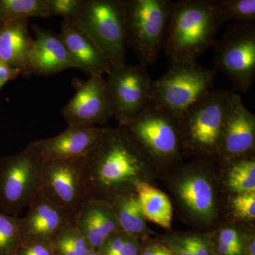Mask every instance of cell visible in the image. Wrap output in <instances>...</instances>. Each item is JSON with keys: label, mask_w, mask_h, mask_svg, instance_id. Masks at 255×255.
Segmentation results:
<instances>
[{"label": "cell", "mask_w": 255, "mask_h": 255, "mask_svg": "<svg viewBox=\"0 0 255 255\" xmlns=\"http://www.w3.org/2000/svg\"><path fill=\"white\" fill-rule=\"evenodd\" d=\"M21 243L19 218L0 211V255H16Z\"/></svg>", "instance_id": "obj_26"}, {"label": "cell", "mask_w": 255, "mask_h": 255, "mask_svg": "<svg viewBox=\"0 0 255 255\" xmlns=\"http://www.w3.org/2000/svg\"><path fill=\"white\" fill-rule=\"evenodd\" d=\"M233 205L241 217L255 219V192L240 194L233 199Z\"/></svg>", "instance_id": "obj_32"}, {"label": "cell", "mask_w": 255, "mask_h": 255, "mask_svg": "<svg viewBox=\"0 0 255 255\" xmlns=\"http://www.w3.org/2000/svg\"><path fill=\"white\" fill-rule=\"evenodd\" d=\"M71 222L94 251L121 230L112 203L97 198H88L74 215Z\"/></svg>", "instance_id": "obj_16"}, {"label": "cell", "mask_w": 255, "mask_h": 255, "mask_svg": "<svg viewBox=\"0 0 255 255\" xmlns=\"http://www.w3.org/2000/svg\"><path fill=\"white\" fill-rule=\"evenodd\" d=\"M120 127L128 132L152 159H175L182 145L177 119L152 104Z\"/></svg>", "instance_id": "obj_9"}, {"label": "cell", "mask_w": 255, "mask_h": 255, "mask_svg": "<svg viewBox=\"0 0 255 255\" xmlns=\"http://www.w3.org/2000/svg\"><path fill=\"white\" fill-rule=\"evenodd\" d=\"M214 47L215 70L231 80L236 91L246 93L255 79V21L233 22Z\"/></svg>", "instance_id": "obj_7"}, {"label": "cell", "mask_w": 255, "mask_h": 255, "mask_svg": "<svg viewBox=\"0 0 255 255\" xmlns=\"http://www.w3.org/2000/svg\"><path fill=\"white\" fill-rule=\"evenodd\" d=\"M43 158L33 142L0 158V211L18 217L39 192Z\"/></svg>", "instance_id": "obj_6"}, {"label": "cell", "mask_w": 255, "mask_h": 255, "mask_svg": "<svg viewBox=\"0 0 255 255\" xmlns=\"http://www.w3.org/2000/svg\"><path fill=\"white\" fill-rule=\"evenodd\" d=\"M60 38L75 68L89 76H104L111 66L105 55L83 30L72 21H63Z\"/></svg>", "instance_id": "obj_18"}, {"label": "cell", "mask_w": 255, "mask_h": 255, "mask_svg": "<svg viewBox=\"0 0 255 255\" xmlns=\"http://www.w3.org/2000/svg\"><path fill=\"white\" fill-rule=\"evenodd\" d=\"M218 72L196 60L172 63L164 75L152 80L150 104L177 119L214 90Z\"/></svg>", "instance_id": "obj_3"}, {"label": "cell", "mask_w": 255, "mask_h": 255, "mask_svg": "<svg viewBox=\"0 0 255 255\" xmlns=\"http://www.w3.org/2000/svg\"><path fill=\"white\" fill-rule=\"evenodd\" d=\"M70 21L88 35L105 55L111 68L126 64L123 0H82L78 14Z\"/></svg>", "instance_id": "obj_5"}, {"label": "cell", "mask_w": 255, "mask_h": 255, "mask_svg": "<svg viewBox=\"0 0 255 255\" xmlns=\"http://www.w3.org/2000/svg\"><path fill=\"white\" fill-rule=\"evenodd\" d=\"M50 16H58L64 21H73L78 14L82 0H46Z\"/></svg>", "instance_id": "obj_31"}, {"label": "cell", "mask_w": 255, "mask_h": 255, "mask_svg": "<svg viewBox=\"0 0 255 255\" xmlns=\"http://www.w3.org/2000/svg\"><path fill=\"white\" fill-rule=\"evenodd\" d=\"M53 243L57 255H88L94 251L72 222L61 230Z\"/></svg>", "instance_id": "obj_24"}, {"label": "cell", "mask_w": 255, "mask_h": 255, "mask_svg": "<svg viewBox=\"0 0 255 255\" xmlns=\"http://www.w3.org/2000/svg\"><path fill=\"white\" fill-rule=\"evenodd\" d=\"M50 16L46 0H0V23Z\"/></svg>", "instance_id": "obj_23"}, {"label": "cell", "mask_w": 255, "mask_h": 255, "mask_svg": "<svg viewBox=\"0 0 255 255\" xmlns=\"http://www.w3.org/2000/svg\"><path fill=\"white\" fill-rule=\"evenodd\" d=\"M112 204L121 230L136 237L144 233L145 217L136 194L132 192L119 196Z\"/></svg>", "instance_id": "obj_22"}, {"label": "cell", "mask_w": 255, "mask_h": 255, "mask_svg": "<svg viewBox=\"0 0 255 255\" xmlns=\"http://www.w3.org/2000/svg\"><path fill=\"white\" fill-rule=\"evenodd\" d=\"M72 218L38 192L28 206L26 216L20 219L21 243L53 242Z\"/></svg>", "instance_id": "obj_14"}, {"label": "cell", "mask_w": 255, "mask_h": 255, "mask_svg": "<svg viewBox=\"0 0 255 255\" xmlns=\"http://www.w3.org/2000/svg\"><path fill=\"white\" fill-rule=\"evenodd\" d=\"M106 128L70 126L55 136L33 141L43 160L85 157L99 141Z\"/></svg>", "instance_id": "obj_15"}, {"label": "cell", "mask_w": 255, "mask_h": 255, "mask_svg": "<svg viewBox=\"0 0 255 255\" xmlns=\"http://www.w3.org/2000/svg\"><path fill=\"white\" fill-rule=\"evenodd\" d=\"M223 21H255V0H215Z\"/></svg>", "instance_id": "obj_27"}, {"label": "cell", "mask_w": 255, "mask_h": 255, "mask_svg": "<svg viewBox=\"0 0 255 255\" xmlns=\"http://www.w3.org/2000/svg\"><path fill=\"white\" fill-rule=\"evenodd\" d=\"M165 245L174 255H214L209 241L196 236L172 240Z\"/></svg>", "instance_id": "obj_29"}, {"label": "cell", "mask_w": 255, "mask_h": 255, "mask_svg": "<svg viewBox=\"0 0 255 255\" xmlns=\"http://www.w3.org/2000/svg\"><path fill=\"white\" fill-rule=\"evenodd\" d=\"M228 185L239 194L255 192L254 159L243 158L235 162L230 170Z\"/></svg>", "instance_id": "obj_25"}, {"label": "cell", "mask_w": 255, "mask_h": 255, "mask_svg": "<svg viewBox=\"0 0 255 255\" xmlns=\"http://www.w3.org/2000/svg\"><path fill=\"white\" fill-rule=\"evenodd\" d=\"M135 191L144 217L164 228L170 227L173 211L167 196L143 181L135 184Z\"/></svg>", "instance_id": "obj_20"}, {"label": "cell", "mask_w": 255, "mask_h": 255, "mask_svg": "<svg viewBox=\"0 0 255 255\" xmlns=\"http://www.w3.org/2000/svg\"><path fill=\"white\" fill-rule=\"evenodd\" d=\"M0 90H1V89H0Z\"/></svg>", "instance_id": "obj_37"}, {"label": "cell", "mask_w": 255, "mask_h": 255, "mask_svg": "<svg viewBox=\"0 0 255 255\" xmlns=\"http://www.w3.org/2000/svg\"></svg>", "instance_id": "obj_38"}, {"label": "cell", "mask_w": 255, "mask_h": 255, "mask_svg": "<svg viewBox=\"0 0 255 255\" xmlns=\"http://www.w3.org/2000/svg\"><path fill=\"white\" fill-rule=\"evenodd\" d=\"M152 159L124 127L106 128L99 141L84 157L89 198L112 203L135 191Z\"/></svg>", "instance_id": "obj_1"}, {"label": "cell", "mask_w": 255, "mask_h": 255, "mask_svg": "<svg viewBox=\"0 0 255 255\" xmlns=\"http://www.w3.org/2000/svg\"><path fill=\"white\" fill-rule=\"evenodd\" d=\"M107 76L114 118L124 126L150 104L152 80L139 63L112 68Z\"/></svg>", "instance_id": "obj_11"}, {"label": "cell", "mask_w": 255, "mask_h": 255, "mask_svg": "<svg viewBox=\"0 0 255 255\" xmlns=\"http://www.w3.org/2000/svg\"><path fill=\"white\" fill-rule=\"evenodd\" d=\"M140 246L136 236L119 230L97 251L100 255H138Z\"/></svg>", "instance_id": "obj_28"}, {"label": "cell", "mask_w": 255, "mask_h": 255, "mask_svg": "<svg viewBox=\"0 0 255 255\" xmlns=\"http://www.w3.org/2000/svg\"><path fill=\"white\" fill-rule=\"evenodd\" d=\"M32 28L35 38L29 55L31 74L49 76L67 69L75 68L59 34L37 25H33Z\"/></svg>", "instance_id": "obj_17"}, {"label": "cell", "mask_w": 255, "mask_h": 255, "mask_svg": "<svg viewBox=\"0 0 255 255\" xmlns=\"http://www.w3.org/2000/svg\"><path fill=\"white\" fill-rule=\"evenodd\" d=\"M16 255H56L53 242L21 243Z\"/></svg>", "instance_id": "obj_33"}, {"label": "cell", "mask_w": 255, "mask_h": 255, "mask_svg": "<svg viewBox=\"0 0 255 255\" xmlns=\"http://www.w3.org/2000/svg\"><path fill=\"white\" fill-rule=\"evenodd\" d=\"M223 23L215 0L174 2L163 46L171 63L197 59L214 46Z\"/></svg>", "instance_id": "obj_2"}, {"label": "cell", "mask_w": 255, "mask_h": 255, "mask_svg": "<svg viewBox=\"0 0 255 255\" xmlns=\"http://www.w3.org/2000/svg\"><path fill=\"white\" fill-rule=\"evenodd\" d=\"M88 255H100L99 252L97 251H92L91 253H90Z\"/></svg>", "instance_id": "obj_36"}, {"label": "cell", "mask_w": 255, "mask_h": 255, "mask_svg": "<svg viewBox=\"0 0 255 255\" xmlns=\"http://www.w3.org/2000/svg\"><path fill=\"white\" fill-rule=\"evenodd\" d=\"M19 75H21V72L18 69L12 68L0 60V89L2 88L8 82L17 78Z\"/></svg>", "instance_id": "obj_35"}, {"label": "cell", "mask_w": 255, "mask_h": 255, "mask_svg": "<svg viewBox=\"0 0 255 255\" xmlns=\"http://www.w3.org/2000/svg\"><path fill=\"white\" fill-rule=\"evenodd\" d=\"M68 127H97L114 118V108L107 80L91 76L77 87L76 92L61 110Z\"/></svg>", "instance_id": "obj_12"}, {"label": "cell", "mask_w": 255, "mask_h": 255, "mask_svg": "<svg viewBox=\"0 0 255 255\" xmlns=\"http://www.w3.org/2000/svg\"><path fill=\"white\" fill-rule=\"evenodd\" d=\"M84 174V157L43 160L39 192L73 217L89 198Z\"/></svg>", "instance_id": "obj_10"}, {"label": "cell", "mask_w": 255, "mask_h": 255, "mask_svg": "<svg viewBox=\"0 0 255 255\" xmlns=\"http://www.w3.org/2000/svg\"><path fill=\"white\" fill-rule=\"evenodd\" d=\"M28 21L25 18L0 23V60L18 69L26 77L31 75L29 55L33 43Z\"/></svg>", "instance_id": "obj_19"}, {"label": "cell", "mask_w": 255, "mask_h": 255, "mask_svg": "<svg viewBox=\"0 0 255 255\" xmlns=\"http://www.w3.org/2000/svg\"><path fill=\"white\" fill-rule=\"evenodd\" d=\"M138 255H174L173 252L171 251L167 245L162 243H152L140 246Z\"/></svg>", "instance_id": "obj_34"}, {"label": "cell", "mask_w": 255, "mask_h": 255, "mask_svg": "<svg viewBox=\"0 0 255 255\" xmlns=\"http://www.w3.org/2000/svg\"><path fill=\"white\" fill-rule=\"evenodd\" d=\"M232 90H214L179 119L182 143L204 153L219 151L225 110Z\"/></svg>", "instance_id": "obj_8"}, {"label": "cell", "mask_w": 255, "mask_h": 255, "mask_svg": "<svg viewBox=\"0 0 255 255\" xmlns=\"http://www.w3.org/2000/svg\"><path fill=\"white\" fill-rule=\"evenodd\" d=\"M178 192L186 206L196 214L209 217L214 213V191L205 178L188 177L181 183Z\"/></svg>", "instance_id": "obj_21"}, {"label": "cell", "mask_w": 255, "mask_h": 255, "mask_svg": "<svg viewBox=\"0 0 255 255\" xmlns=\"http://www.w3.org/2000/svg\"><path fill=\"white\" fill-rule=\"evenodd\" d=\"M255 142V114L233 92L226 102L219 152L226 157H241L253 151Z\"/></svg>", "instance_id": "obj_13"}, {"label": "cell", "mask_w": 255, "mask_h": 255, "mask_svg": "<svg viewBox=\"0 0 255 255\" xmlns=\"http://www.w3.org/2000/svg\"><path fill=\"white\" fill-rule=\"evenodd\" d=\"M213 253L214 255H243V241L237 231L232 228L223 230Z\"/></svg>", "instance_id": "obj_30"}, {"label": "cell", "mask_w": 255, "mask_h": 255, "mask_svg": "<svg viewBox=\"0 0 255 255\" xmlns=\"http://www.w3.org/2000/svg\"><path fill=\"white\" fill-rule=\"evenodd\" d=\"M127 46L147 67L153 65L163 48L174 2L170 0H123Z\"/></svg>", "instance_id": "obj_4"}]
</instances>
